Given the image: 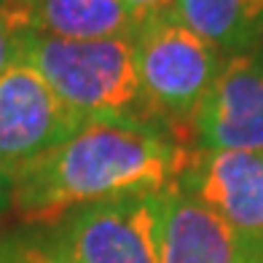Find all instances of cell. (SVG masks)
<instances>
[{
    "label": "cell",
    "mask_w": 263,
    "mask_h": 263,
    "mask_svg": "<svg viewBox=\"0 0 263 263\" xmlns=\"http://www.w3.org/2000/svg\"><path fill=\"white\" fill-rule=\"evenodd\" d=\"M188 153V145L151 124L89 118L11 180V215L22 226H51L83 204L164 191Z\"/></svg>",
    "instance_id": "1"
},
{
    "label": "cell",
    "mask_w": 263,
    "mask_h": 263,
    "mask_svg": "<svg viewBox=\"0 0 263 263\" xmlns=\"http://www.w3.org/2000/svg\"><path fill=\"white\" fill-rule=\"evenodd\" d=\"M16 59L27 62L57 97L86 121L113 118V121L151 124L142 105L132 35L100 41H62L19 32Z\"/></svg>",
    "instance_id": "2"
},
{
    "label": "cell",
    "mask_w": 263,
    "mask_h": 263,
    "mask_svg": "<svg viewBox=\"0 0 263 263\" xmlns=\"http://www.w3.org/2000/svg\"><path fill=\"white\" fill-rule=\"evenodd\" d=\"M132 43L151 124L188 145L191 124L218 81L226 57L172 11L140 19Z\"/></svg>",
    "instance_id": "3"
},
{
    "label": "cell",
    "mask_w": 263,
    "mask_h": 263,
    "mask_svg": "<svg viewBox=\"0 0 263 263\" xmlns=\"http://www.w3.org/2000/svg\"><path fill=\"white\" fill-rule=\"evenodd\" d=\"M164 191H140L65 212L49 234L73 263H161Z\"/></svg>",
    "instance_id": "4"
},
{
    "label": "cell",
    "mask_w": 263,
    "mask_h": 263,
    "mask_svg": "<svg viewBox=\"0 0 263 263\" xmlns=\"http://www.w3.org/2000/svg\"><path fill=\"white\" fill-rule=\"evenodd\" d=\"M86 121L35 70L14 59L0 76V166L14 177Z\"/></svg>",
    "instance_id": "5"
},
{
    "label": "cell",
    "mask_w": 263,
    "mask_h": 263,
    "mask_svg": "<svg viewBox=\"0 0 263 263\" xmlns=\"http://www.w3.org/2000/svg\"><path fill=\"white\" fill-rule=\"evenodd\" d=\"M188 148H263V43L226 59L191 124Z\"/></svg>",
    "instance_id": "6"
},
{
    "label": "cell",
    "mask_w": 263,
    "mask_h": 263,
    "mask_svg": "<svg viewBox=\"0 0 263 263\" xmlns=\"http://www.w3.org/2000/svg\"><path fill=\"white\" fill-rule=\"evenodd\" d=\"M175 185L242 234L263 239V148L191 151Z\"/></svg>",
    "instance_id": "7"
},
{
    "label": "cell",
    "mask_w": 263,
    "mask_h": 263,
    "mask_svg": "<svg viewBox=\"0 0 263 263\" xmlns=\"http://www.w3.org/2000/svg\"><path fill=\"white\" fill-rule=\"evenodd\" d=\"M161 263H263V239L242 234L172 183L164 188Z\"/></svg>",
    "instance_id": "8"
},
{
    "label": "cell",
    "mask_w": 263,
    "mask_h": 263,
    "mask_svg": "<svg viewBox=\"0 0 263 263\" xmlns=\"http://www.w3.org/2000/svg\"><path fill=\"white\" fill-rule=\"evenodd\" d=\"M0 8L19 32L62 41L129 38L140 25L126 0H3Z\"/></svg>",
    "instance_id": "9"
},
{
    "label": "cell",
    "mask_w": 263,
    "mask_h": 263,
    "mask_svg": "<svg viewBox=\"0 0 263 263\" xmlns=\"http://www.w3.org/2000/svg\"><path fill=\"white\" fill-rule=\"evenodd\" d=\"M172 14L226 59L263 43V0H175Z\"/></svg>",
    "instance_id": "10"
},
{
    "label": "cell",
    "mask_w": 263,
    "mask_h": 263,
    "mask_svg": "<svg viewBox=\"0 0 263 263\" xmlns=\"http://www.w3.org/2000/svg\"><path fill=\"white\" fill-rule=\"evenodd\" d=\"M0 263H73L38 226H19L0 234Z\"/></svg>",
    "instance_id": "11"
},
{
    "label": "cell",
    "mask_w": 263,
    "mask_h": 263,
    "mask_svg": "<svg viewBox=\"0 0 263 263\" xmlns=\"http://www.w3.org/2000/svg\"><path fill=\"white\" fill-rule=\"evenodd\" d=\"M16 43H19V30L11 25L6 11L0 8V76L16 59Z\"/></svg>",
    "instance_id": "12"
},
{
    "label": "cell",
    "mask_w": 263,
    "mask_h": 263,
    "mask_svg": "<svg viewBox=\"0 0 263 263\" xmlns=\"http://www.w3.org/2000/svg\"><path fill=\"white\" fill-rule=\"evenodd\" d=\"M129 8L135 11L140 19L153 16V14H164V11H172L175 0H126Z\"/></svg>",
    "instance_id": "13"
},
{
    "label": "cell",
    "mask_w": 263,
    "mask_h": 263,
    "mask_svg": "<svg viewBox=\"0 0 263 263\" xmlns=\"http://www.w3.org/2000/svg\"><path fill=\"white\" fill-rule=\"evenodd\" d=\"M11 212V177L8 172L0 166V220Z\"/></svg>",
    "instance_id": "14"
},
{
    "label": "cell",
    "mask_w": 263,
    "mask_h": 263,
    "mask_svg": "<svg viewBox=\"0 0 263 263\" xmlns=\"http://www.w3.org/2000/svg\"><path fill=\"white\" fill-rule=\"evenodd\" d=\"M0 3H3V0H0Z\"/></svg>",
    "instance_id": "15"
}]
</instances>
